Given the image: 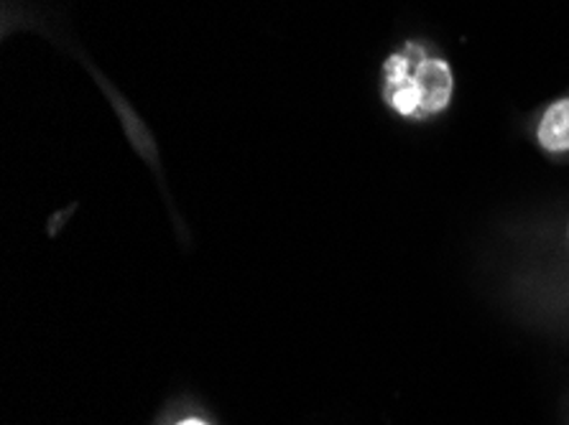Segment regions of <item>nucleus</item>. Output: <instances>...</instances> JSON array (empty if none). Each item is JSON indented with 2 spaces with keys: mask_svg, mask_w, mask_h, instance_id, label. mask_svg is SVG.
Instances as JSON below:
<instances>
[{
  "mask_svg": "<svg viewBox=\"0 0 569 425\" xmlns=\"http://www.w3.org/2000/svg\"><path fill=\"white\" fill-rule=\"evenodd\" d=\"M383 94L396 112L407 118H429L450 105L452 72L442 59H432L409 43L383 67Z\"/></svg>",
  "mask_w": 569,
  "mask_h": 425,
  "instance_id": "nucleus-1",
  "label": "nucleus"
},
{
  "mask_svg": "<svg viewBox=\"0 0 569 425\" xmlns=\"http://www.w3.org/2000/svg\"><path fill=\"white\" fill-rule=\"evenodd\" d=\"M539 143L549 153L569 151V100H559L545 112L539 123Z\"/></svg>",
  "mask_w": 569,
  "mask_h": 425,
  "instance_id": "nucleus-2",
  "label": "nucleus"
},
{
  "mask_svg": "<svg viewBox=\"0 0 569 425\" xmlns=\"http://www.w3.org/2000/svg\"><path fill=\"white\" fill-rule=\"evenodd\" d=\"M179 425H207V423H202V421H184V423H179Z\"/></svg>",
  "mask_w": 569,
  "mask_h": 425,
  "instance_id": "nucleus-3",
  "label": "nucleus"
}]
</instances>
